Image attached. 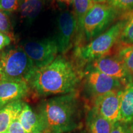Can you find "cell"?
<instances>
[{"instance_id":"83f0119b","label":"cell","mask_w":133,"mask_h":133,"mask_svg":"<svg viewBox=\"0 0 133 133\" xmlns=\"http://www.w3.org/2000/svg\"><path fill=\"white\" fill-rule=\"evenodd\" d=\"M92 1L94 3H105L107 0H92Z\"/></svg>"},{"instance_id":"4fadbf2b","label":"cell","mask_w":133,"mask_h":133,"mask_svg":"<svg viewBox=\"0 0 133 133\" xmlns=\"http://www.w3.org/2000/svg\"><path fill=\"white\" fill-rule=\"evenodd\" d=\"M19 119L25 133H43L39 117L30 106L24 103Z\"/></svg>"},{"instance_id":"7402d4cb","label":"cell","mask_w":133,"mask_h":133,"mask_svg":"<svg viewBox=\"0 0 133 133\" xmlns=\"http://www.w3.org/2000/svg\"><path fill=\"white\" fill-rule=\"evenodd\" d=\"M11 30V26L9 17L4 12L0 10V31L9 36Z\"/></svg>"},{"instance_id":"f546056e","label":"cell","mask_w":133,"mask_h":133,"mask_svg":"<svg viewBox=\"0 0 133 133\" xmlns=\"http://www.w3.org/2000/svg\"><path fill=\"white\" fill-rule=\"evenodd\" d=\"M4 133H9V132H8V131H7V132H4Z\"/></svg>"},{"instance_id":"d4e9b609","label":"cell","mask_w":133,"mask_h":133,"mask_svg":"<svg viewBox=\"0 0 133 133\" xmlns=\"http://www.w3.org/2000/svg\"><path fill=\"white\" fill-rule=\"evenodd\" d=\"M11 42V38L7 35L0 32V51L9 45Z\"/></svg>"},{"instance_id":"9a60e30c","label":"cell","mask_w":133,"mask_h":133,"mask_svg":"<svg viewBox=\"0 0 133 133\" xmlns=\"http://www.w3.org/2000/svg\"><path fill=\"white\" fill-rule=\"evenodd\" d=\"M24 103L22 100L13 102L0 110V133L8 131L12 121L19 116Z\"/></svg>"},{"instance_id":"2e32d148","label":"cell","mask_w":133,"mask_h":133,"mask_svg":"<svg viewBox=\"0 0 133 133\" xmlns=\"http://www.w3.org/2000/svg\"><path fill=\"white\" fill-rule=\"evenodd\" d=\"M45 0H21L19 11L22 19L31 22L37 17L44 6Z\"/></svg>"},{"instance_id":"52a82bcc","label":"cell","mask_w":133,"mask_h":133,"mask_svg":"<svg viewBox=\"0 0 133 133\" xmlns=\"http://www.w3.org/2000/svg\"><path fill=\"white\" fill-rule=\"evenodd\" d=\"M22 48L30 59L35 69L49 64L57 57L59 52L54 38L29 41Z\"/></svg>"},{"instance_id":"6da1fadb","label":"cell","mask_w":133,"mask_h":133,"mask_svg":"<svg viewBox=\"0 0 133 133\" xmlns=\"http://www.w3.org/2000/svg\"><path fill=\"white\" fill-rule=\"evenodd\" d=\"M87 108L77 91L43 100L36 113L43 133H69L83 129Z\"/></svg>"},{"instance_id":"7c38bea8","label":"cell","mask_w":133,"mask_h":133,"mask_svg":"<svg viewBox=\"0 0 133 133\" xmlns=\"http://www.w3.org/2000/svg\"><path fill=\"white\" fill-rule=\"evenodd\" d=\"M84 125L88 133H110L114 124L98 114L93 108L88 106Z\"/></svg>"},{"instance_id":"5b68a950","label":"cell","mask_w":133,"mask_h":133,"mask_svg":"<svg viewBox=\"0 0 133 133\" xmlns=\"http://www.w3.org/2000/svg\"><path fill=\"white\" fill-rule=\"evenodd\" d=\"M121 14L107 3H94L83 22L84 39L89 42L107 30L119 19Z\"/></svg>"},{"instance_id":"8992f818","label":"cell","mask_w":133,"mask_h":133,"mask_svg":"<svg viewBox=\"0 0 133 133\" xmlns=\"http://www.w3.org/2000/svg\"><path fill=\"white\" fill-rule=\"evenodd\" d=\"M84 89L88 105L93 99L111 91L123 90L126 84L119 79L100 72L91 66L84 74Z\"/></svg>"},{"instance_id":"9c48e42d","label":"cell","mask_w":133,"mask_h":133,"mask_svg":"<svg viewBox=\"0 0 133 133\" xmlns=\"http://www.w3.org/2000/svg\"><path fill=\"white\" fill-rule=\"evenodd\" d=\"M123 90L111 91L93 99L89 107L115 124L120 121V102Z\"/></svg>"},{"instance_id":"3957f363","label":"cell","mask_w":133,"mask_h":133,"mask_svg":"<svg viewBox=\"0 0 133 133\" xmlns=\"http://www.w3.org/2000/svg\"><path fill=\"white\" fill-rule=\"evenodd\" d=\"M124 24L125 18L121 15L119 19L107 30L88 43L77 48L76 57L81 64L91 63L94 60L115 52Z\"/></svg>"},{"instance_id":"603a6c76","label":"cell","mask_w":133,"mask_h":133,"mask_svg":"<svg viewBox=\"0 0 133 133\" xmlns=\"http://www.w3.org/2000/svg\"><path fill=\"white\" fill-rule=\"evenodd\" d=\"M110 133H132L128 124L121 121H118L114 124L112 130Z\"/></svg>"},{"instance_id":"ba28073f","label":"cell","mask_w":133,"mask_h":133,"mask_svg":"<svg viewBox=\"0 0 133 133\" xmlns=\"http://www.w3.org/2000/svg\"><path fill=\"white\" fill-rule=\"evenodd\" d=\"M58 51L65 54L72 47L75 40L78 41V25L74 12L69 10L60 13L57 19V35L54 38Z\"/></svg>"},{"instance_id":"44dd1931","label":"cell","mask_w":133,"mask_h":133,"mask_svg":"<svg viewBox=\"0 0 133 133\" xmlns=\"http://www.w3.org/2000/svg\"><path fill=\"white\" fill-rule=\"evenodd\" d=\"M21 0H0V10L4 12H11L19 9Z\"/></svg>"},{"instance_id":"277c9868","label":"cell","mask_w":133,"mask_h":133,"mask_svg":"<svg viewBox=\"0 0 133 133\" xmlns=\"http://www.w3.org/2000/svg\"><path fill=\"white\" fill-rule=\"evenodd\" d=\"M35 68L22 48L0 51V79L27 82Z\"/></svg>"},{"instance_id":"f1b7e54d","label":"cell","mask_w":133,"mask_h":133,"mask_svg":"<svg viewBox=\"0 0 133 133\" xmlns=\"http://www.w3.org/2000/svg\"><path fill=\"white\" fill-rule=\"evenodd\" d=\"M128 126H129V129H130L131 132L133 133V123H132L130 124H128Z\"/></svg>"},{"instance_id":"e0dca14e","label":"cell","mask_w":133,"mask_h":133,"mask_svg":"<svg viewBox=\"0 0 133 133\" xmlns=\"http://www.w3.org/2000/svg\"><path fill=\"white\" fill-rule=\"evenodd\" d=\"M74 12L76 17L78 25V41L83 39V22L88 11L91 9L94 3L92 0H73Z\"/></svg>"},{"instance_id":"30bf717a","label":"cell","mask_w":133,"mask_h":133,"mask_svg":"<svg viewBox=\"0 0 133 133\" xmlns=\"http://www.w3.org/2000/svg\"><path fill=\"white\" fill-rule=\"evenodd\" d=\"M89 66L102 74L119 79L126 85L133 80V76L128 72L115 53L94 60L90 63Z\"/></svg>"},{"instance_id":"484cf974","label":"cell","mask_w":133,"mask_h":133,"mask_svg":"<svg viewBox=\"0 0 133 133\" xmlns=\"http://www.w3.org/2000/svg\"><path fill=\"white\" fill-rule=\"evenodd\" d=\"M61 4L66 5V6H70L73 3V0H54Z\"/></svg>"},{"instance_id":"8fae6325","label":"cell","mask_w":133,"mask_h":133,"mask_svg":"<svg viewBox=\"0 0 133 133\" xmlns=\"http://www.w3.org/2000/svg\"><path fill=\"white\" fill-rule=\"evenodd\" d=\"M30 91L25 81L0 79V110L10 103L21 101Z\"/></svg>"},{"instance_id":"4316f807","label":"cell","mask_w":133,"mask_h":133,"mask_svg":"<svg viewBox=\"0 0 133 133\" xmlns=\"http://www.w3.org/2000/svg\"><path fill=\"white\" fill-rule=\"evenodd\" d=\"M69 133H88L87 131H86V129H79V130H77L75 131H73V132H69Z\"/></svg>"},{"instance_id":"ac0fdd59","label":"cell","mask_w":133,"mask_h":133,"mask_svg":"<svg viewBox=\"0 0 133 133\" xmlns=\"http://www.w3.org/2000/svg\"><path fill=\"white\" fill-rule=\"evenodd\" d=\"M125 18V24L118 40V47L133 46V10L121 14Z\"/></svg>"},{"instance_id":"d6986e66","label":"cell","mask_w":133,"mask_h":133,"mask_svg":"<svg viewBox=\"0 0 133 133\" xmlns=\"http://www.w3.org/2000/svg\"><path fill=\"white\" fill-rule=\"evenodd\" d=\"M115 54L123 63L126 69L133 76V46L116 48Z\"/></svg>"},{"instance_id":"7a4b0ae2","label":"cell","mask_w":133,"mask_h":133,"mask_svg":"<svg viewBox=\"0 0 133 133\" xmlns=\"http://www.w3.org/2000/svg\"><path fill=\"white\" fill-rule=\"evenodd\" d=\"M84 74L77 62L60 55L49 64L35 69L27 83L38 96L64 95L78 91Z\"/></svg>"},{"instance_id":"5bb4252c","label":"cell","mask_w":133,"mask_h":133,"mask_svg":"<svg viewBox=\"0 0 133 133\" xmlns=\"http://www.w3.org/2000/svg\"><path fill=\"white\" fill-rule=\"evenodd\" d=\"M120 121L128 125L133 123V81L126 84L122 91Z\"/></svg>"},{"instance_id":"ffe728a7","label":"cell","mask_w":133,"mask_h":133,"mask_svg":"<svg viewBox=\"0 0 133 133\" xmlns=\"http://www.w3.org/2000/svg\"><path fill=\"white\" fill-rule=\"evenodd\" d=\"M106 3L121 15L133 10V0H107Z\"/></svg>"},{"instance_id":"cb8c5ba5","label":"cell","mask_w":133,"mask_h":133,"mask_svg":"<svg viewBox=\"0 0 133 133\" xmlns=\"http://www.w3.org/2000/svg\"><path fill=\"white\" fill-rule=\"evenodd\" d=\"M8 132L9 133H25L19 119V116L12 121Z\"/></svg>"}]
</instances>
